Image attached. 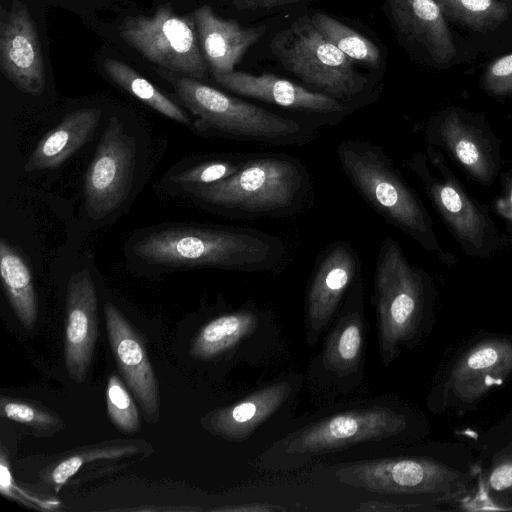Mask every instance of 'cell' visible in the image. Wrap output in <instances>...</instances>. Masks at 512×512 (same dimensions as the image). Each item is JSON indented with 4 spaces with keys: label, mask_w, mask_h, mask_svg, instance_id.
<instances>
[{
    "label": "cell",
    "mask_w": 512,
    "mask_h": 512,
    "mask_svg": "<svg viewBox=\"0 0 512 512\" xmlns=\"http://www.w3.org/2000/svg\"><path fill=\"white\" fill-rule=\"evenodd\" d=\"M417 427L416 416L396 398L355 396L290 421L258 454L254 466L289 471L349 450H383L412 438Z\"/></svg>",
    "instance_id": "cell-1"
},
{
    "label": "cell",
    "mask_w": 512,
    "mask_h": 512,
    "mask_svg": "<svg viewBox=\"0 0 512 512\" xmlns=\"http://www.w3.org/2000/svg\"><path fill=\"white\" fill-rule=\"evenodd\" d=\"M124 254L130 268L145 274L205 268L276 273L286 263L287 246L250 227L164 223L132 233Z\"/></svg>",
    "instance_id": "cell-2"
},
{
    "label": "cell",
    "mask_w": 512,
    "mask_h": 512,
    "mask_svg": "<svg viewBox=\"0 0 512 512\" xmlns=\"http://www.w3.org/2000/svg\"><path fill=\"white\" fill-rule=\"evenodd\" d=\"M312 181L303 162L283 153L246 154L233 175L184 193L200 208L231 219L283 218L308 205Z\"/></svg>",
    "instance_id": "cell-3"
},
{
    "label": "cell",
    "mask_w": 512,
    "mask_h": 512,
    "mask_svg": "<svg viewBox=\"0 0 512 512\" xmlns=\"http://www.w3.org/2000/svg\"><path fill=\"white\" fill-rule=\"evenodd\" d=\"M157 72L171 83L193 116V131L203 137L268 146H303L317 137L319 128L305 120L274 113L186 75Z\"/></svg>",
    "instance_id": "cell-4"
},
{
    "label": "cell",
    "mask_w": 512,
    "mask_h": 512,
    "mask_svg": "<svg viewBox=\"0 0 512 512\" xmlns=\"http://www.w3.org/2000/svg\"><path fill=\"white\" fill-rule=\"evenodd\" d=\"M323 480L381 496L421 499L435 504L467 493L471 477L423 456L372 451L364 457L328 462L315 469Z\"/></svg>",
    "instance_id": "cell-5"
},
{
    "label": "cell",
    "mask_w": 512,
    "mask_h": 512,
    "mask_svg": "<svg viewBox=\"0 0 512 512\" xmlns=\"http://www.w3.org/2000/svg\"><path fill=\"white\" fill-rule=\"evenodd\" d=\"M368 320L361 274L348 290L318 353L304 376L312 400L319 406L355 397L365 380Z\"/></svg>",
    "instance_id": "cell-6"
},
{
    "label": "cell",
    "mask_w": 512,
    "mask_h": 512,
    "mask_svg": "<svg viewBox=\"0 0 512 512\" xmlns=\"http://www.w3.org/2000/svg\"><path fill=\"white\" fill-rule=\"evenodd\" d=\"M371 304L380 361L388 367L419 343L427 325L423 283L391 237L383 238L377 252Z\"/></svg>",
    "instance_id": "cell-7"
},
{
    "label": "cell",
    "mask_w": 512,
    "mask_h": 512,
    "mask_svg": "<svg viewBox=\"0 0 512 512\" xmlns=\"http://www.w3.org/2000/svg\"><path fill=\"white\" fill-rule=\"evenodd\" d=\"M270 48L282 66L312 90L353 111L373 100L367 78L354 68L352 59L320 33L309 15L275 34Z\"/></svg>",
    "instance_id": "cell-8"
},
{
    "label": "cell",
    "mask_w": 512,
    "mask_h": 512,
    "mask_svg": "<svg viewBox=\"0 0 512 512\" xmlns=\"http://www.w3.org/2000/svg\"><path fill=\"white\" fill-rule=\"evenodd\" d=\"M284 344L275 312L248 299L209 318L195 334L189 352L197 360L224 368L261 367L275 361Z\"/></svg>",
    "instance_id": "cell-9"
},
{
    "label": "cell",
    "mask_w": 512,
    "mask_h": 512,
    "mask_svg": "<svg viewBox=\"0 0 512 512\" xmlns=\"http://www.w3.org/2000/svg\"><path fill=\"white\" fill-rule=\"evenodd\" d=\"M336 152L344 174L377 214L412 234L421 230L419 207L382 147L367 140L345 139Z\"/></svg>",
    "instance_id": "cell-10"
},
{
    "label": "cell",
    "mask_w": 512,
    "mask_h": 512,
    "mask_svg": "<svg viewBox=\"0 0 512 512\" xmlns=\"http://www.w3.org/2000/svg\"><path fill=\"white\" fill-rule=\"evenodd\" d=\"M138 164L136 134L119 116H111L85 174L84 209L90 220L104 223L126 204Z\"/></svg>",
    "instance_id": "cell-11"
},
{
    "label": "cell",
    "mask_w": 512,
    "mask_h": 512,
    "mask_svg": "<svg viewBox=\"0 0 512 512\" xmlns=\"http://www.w3.org/2000/svg\"><path fill=\"white\" fill-rule=\"evenodd\" d=\"M120 34L143 57L167 71L198 80L206 75L193 14L177 15L170 3L160 5L152 16L125 18Z\"/></svg>",
    "instance_id": "cell-12"
},
{
    "label": "cell",
    "mask_w": 512,
    "mask_h": 512,
    "mask_svg": "<svg viewBox=\"0 0 512 512\" xmlns=\"http://www.w3.org/2000/svg\"><path fill=\"white\" fill-rule=\"evenodd\" d=\"M304 383V376L296 372L277 376L235 402L209 411L201 425L227 442L247 441L262 428L290 416Z\"/></svg>",
    "instance_id": "cell-13"
},
{
    "label": "cell",
    "mask_w": 512,
    "mask_h": 512,
    "mask_svg": "<svg viewBox=\"0 0 512 512\" xmlns=\"http://www.w3.org/2000/svg\"><path fill=\"white\" fill-rule=\"evenodd\" d=\"M361 274L360 257L347 241H334L319 255L304 298L303 328L309 346L318 344L337 316L351 285Z\"/></svg>",
    "instance_id": "cell-14"
},
{
    "label": "cell",
    "mask_w": 512,
    "mask_h": 512,
    "mask_svg": "<svg viewBox=\"0 0 512 512\" xmlns=\"http://www.w3.org/2000/svg\"><path fill=\"white\" fill-rule=\"evenodd\" d=\"M216 83L246 98L274 104L316 127L337 125L353 110L323 93L272 74L253 75L241 71H211Z\"/></svg>",
    "instance_id": "cell-15"
},
{
    "label": "cell",
    "mask_w": 512,
    "mask_h": 512,
    "mask_svg": "<svg viewBox=\"0 0 512 512\" xmlns=\"http://www.w3.org/2000/svg\"><path fill=\"white\" fill-rule=\"evenodd\" d=\"M0 67L4 76L20 91L40 95L45 87L41 44L28 8L12 0L0 13Z\"/></svg>",
    "instance_id": "cell-16"
},
{
    "label": "cell",
    "mask_w": 512,
    "mask_h": 512,
    "mask_svg": "<svg viewBox=\"0 0 512 512\" xmlns=\"http://www.w3.org/2000/svg\"><path fill=\"white\" fill-rule=\"evenodd\" d=\"M98 333V297L88 268L69 278L66 291L64 359L69 377L81 384L90 368Z\"/></svg>",
    "instance_id": "cell-17"
},
{
    "label": "cell",
    "mask_w": 512,
    "mask_h": 512,
    "mask_svg": "<svg viewBox=\"0 0 512 512\" xmlns=\"http://www.w3.org/2000/svg\"><path fill=\"white\" fill-rule=\"evenodd\" d=\"M512 375V340L485 338L468 347L449 373L445 383L450 396L473 404Z\"/></svg>",
    "instance_id": "cell-18"
},
{
    "label": "cell",
    "mask_w": 512,
    "mask_h": 512,
    "mask_svg": "<svg viewBox=\"0 0 512 512\" xmlns=\"http://www.w3.org/2000/svg\"><path fill=\"white\" fill-rule=\"evenodd\" d=\"M105 321L118 369L146 419L154 424L160 415L159 388L145 346L120 310L110 302L105 305Z\"/></svg>",
    "instance_id": "cell-19"
},
{
    "label": "cell",
    "mask_w": 512,
    "mask_h": 512,
    "mask_svg": "<svg viewBox=\"0 0 512 512\" xmlns=\"http://www.w3.org/2000/svg\"><path fill=\"white\" fill-rule=\"evenodd\" d=\"M193 17L204 58L211 71H234V66L267 29L265 25L247 28L234 20H224L208 5L197 8Z\"/></svg>",
    "instance_id": "cell-20"
},
{
    "label": "cell",
    "mask_w": 512,
    "mask_h": 512,
    "mask_svg": "<svg viewBox=\"0 0 512 512\" xmlns=\"http://www.w3.org/2000/svg\"><path fill=\"white\" fill-rule=\"evenodd\" d=\"M397 28L421 44L438 64L456 55L444 14L435 0H387Z\"/></svg>",
    "instance_id": "cell-21"
},
{
    "label": "cell",
    "mask_w": 512,
    "mask_h": 512,
    "mask_svg": "<svg viewBox=\"0 0 512 512\" xmlns=\"http://www.w3.org/2000/svg\"><path fill=\"white\" fill-rule=\"evenodd\" d=\"M102 110L86 107L67 114L37 143L29 155L26 172L54 169L62 165L93 136L99 126Z\"/></svg>",
    "instance_id": "cell-22"
},
{
    "label": "cell",
    "mask_w": 512,
    "mask_h": 512,
    "mask_svg": "<svg viewBox=\"0 0 512 512\" xmlns=\"http://www.w3.org/2000/svg\"><path fill=\"white\" fill-rule=\"evenodd\" d=\"M152 452L151 446L141 440H115L102 442L65 453L42 471V479L56 492L91 463L145 457Z\"/></svg>",
    "instance_id": "cell-23"
},
{
    "label": "cell",
    "mask_w": 512,
    "mask_h": 512,
    "mask_svg": "<svg viewBox=\"0 0 512 512\" xmlns=\"http://www.w3.org/2000/svg\"><path fill=\"white\" fill-rule=\"evenodd\" d=\"M0 275L7 299L19 322L32 329L37 320V299L32 271L8 240H0Z\"/></svg>",
    "instance_id": "cell-24"
},
{
    "label": "cell",
    "mask_w": 512,
    "mask_h": 512,
    "mask_svg": "<svg viewBox=\"0 0 512 512\" xmlns=\"http://www.w3.org/2000/svg\"><path fill=\"white\" fill-rule=\"evenodd\" d=\"M103 67L110 79L123 90L158 113L193 130L192 118L185 109L163 94L128 64L121 60L107 58L103 61Z\"/></svg>",
    "instance_id": "cell-25"
},
{
    "label": "cell",
    "mask_w": 512,
    "mask_h": 512,
    "mask_svg": "<svg viewBox=\"0 0 512 512\" xmlns=\"http://www.w3.org/2000/svg\"><path fill=\"white\" fill-rule=\"evenodd\" d=\"M246 154L218 155L175 165L164 177L166 188L182 196L187 191L223 180L241 167Z\"/></svg>",
    "instance_id": "cell-26"
},
{
    "label": "cell",
    "mask_w": 512,
    "mask_h": 512,
    "mask_svg": "<svg viewBox=\"0 0 512 512\" xmlns=\"http://www.w3.org/2000/svg\"><path fill=\"white\" fill-rule=\"evenodd\" d=\"M309 16L320 33L347 57L372 68L380 66L381 52L374 42L326 13Z\"/></svg>",
    "instance_id": "cell-27"
},
{
    "label": "cell",
    "mask_w": 512,
    "mask_h": 512,
    "mask_svg": "<svg viewBox=\"0 0 512 512\" xmlns=\"http://www.w3.org/2000/svg\"><path fill=\"white\" fill-rule=\"evenodd\" d=\"M444 15L475 30L493 29L508 18V6L499 0H435Z\"/></svg>",
    "instance_id": "cell-28"
},
{
    "label": "cell",
    "mask_w": 512,
    "mask_h": 512,
    "mask_svg": "<svg viewBox=\"0 0 512 512\" xmlns=\"http://www.w3.org/2000/svg\"><path fill=\"white\" fill-rule=\"evenodd\" d=\"M0 413L3 418L23 424L40 435H50L63 428L57 415L26 400L2 396Z\"/></svg>",
    "instance_id": "cell-29"
},
{
    "label": "cell",
    "mask_w": 512,
    "mask_h": 512,
    "mask_svg": "<svg viewBox=\"0 0 512 512\" xmlns=\"http://www.w3.org/2000/svg\"><path fill=\"white\" fill-rule=\"evenodd\" d=\"M107 413L114 426L124 434L140 429L138 409L122 380L112 373L106 387Z\"/></svg>",
    "instance_id": "cell-30"
},
{
    "label": "cell",
    "mask_w": 512,
    "mask_h": 512,
    "mask_svg": "<svg viewBox=\"0 0 512 512\" xmlns=\"http://www.w3.org/2000/svg\"><path fill=\"white\" fill-rule=\"evenodd\" d=\"M0 491L4 497L35 509L54 510L60 505V502L55 499L41 498L38 495H34L22 489L16 484L12 477L9 460L3 447L0 454Z\"/></svg>",
    "instance_id": "cell-31"
},
{
    "label": "cell",
    "mask_w": 512,
    "mask_h": 512,
    "mask_svg": "<svg viewBox=\"0 0 512 512\" xmlns=\"http://www.w3.org/2000/svg\"><path fill=\"white\" fill-rule=\"evenodd\" d=\"M488 485L497 493L512 494V454L501 452L489 469Z\"/></svg>",
    "instance_id": "cell-32"
},
{
    "label": "cell",
    "mask_w": 512,
    "mask_h": 512,
    "mask_svg": "<svg viewBox=\"0 0 512 512\" xmlns=\"http://www.w3.org/2000/svg\"><path fill=\"white\" fill-rule=\"evenodd\" d=\"M435 503L421 499H405L402 501H369L360 504L357 511H434L439 510Z\"/></svg>",
    "instance_id": "cell-33"
},
{
    "label": "cell",
    "mask_w": 512,
    "mask_h": 512,
    "mask_svg": "<svg viewBox=\"0 0 512 512\" xmlns=\"http://www.w3.org/2000/svg\"><path fill=\"white\" fill-rule=\"evenodd\" d=\"M485 82L496 91L512 89V53L498 58L487 67Z\"/></svg>",
    "instance_id": "cell-34"
},
{
    "label": "cell",
    "mask_w": 512,
    "mask_h": 512,
    "mask_svg": "<svg viewBox=\"0 0 512 512\" xmlns=\"http://www.w3.org/2000/svg\"><path fill=\"white\" fill-rule=\"evenodd\" d=\"M303 0H231L234 8L251 14L274 13Z\"/></svg>",
    "instance_id": "cell-35"
},
{
    "label": "cell",
    "mask_w": 512,
    "mask_h": 512,
    "mask_svg": "<svg viewBox=\"0 0 512 512\" xmlns=\"http://www.w3.org/2000/svg\"><path fill=\"white\" fill-rule=\"evenodd\" d=\"M456 154L460 161L466 165H474L479 159V152L471 141L460 140L455 147Z\"/></svg>",
    "instance_id": "cell-36"
},
{
    "label": "cell",
    "mask_w": 512,
    "mask_h": 512,
    "mask_svg": "<svg viewBox=\"0 0 512 512\" xmlns=\"http://www.w3.org/2000/svg\"><path fill=\"white\" fill-rule=\"evenodd\" d=\"M440 198L443 206L448 211L457 213L462 209V199L452 187H443L440 192Z\"/></svg>",
    "instance_id": "cell-37"
},
{
    "label": "cell",
    "mask_w": 512,
    "mask_h": 512,
    "mask_svg": "<svg viewBox=\"0 0 512 512\" xmlns=\"http://www.w3.org/2000/svg\"><path fill=\"white\" fill-rule=\"evenodd\" d=\"M502 452L511 453L512 454V441L506 446L505 450Z\"/></svg>",
    "instance_id": "cell-38"
},
{
    "label": "cell",
    "mask_w": 512,
    "mask_h": 512,
    "mask_svg": "<svg viewBox=\"0 0 512 512\" xmlns=\"http://www.w3.org/2000/svg\"><path fill=\"white\" fill-rule=\"evenodd\" d=\"M511 202H512V191H511Z\"/></svg>",
    "instance_id": "cell-39"
}]
</instances>
